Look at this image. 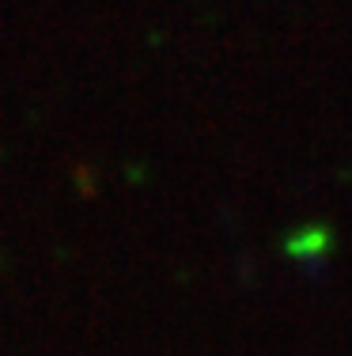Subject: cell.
Instances as JSON below:
<instances>
[{
    "label": "cell",
    "mask_w": 352,
    "mask_h": 356,
    "mask_svg": "<svg viewBox=\"0 0 352 356\" xmlns=\"http://www.w3.org/2000/svg\"><path fill=\"white\" fill-rule=\"evenodd\" d=\"M330 250V232L326 227H303V232H292L288 239H284V254L296 261H315L322 258V254Z\"/></svg>",
    "instance_id": "1"
}]
</instances>
